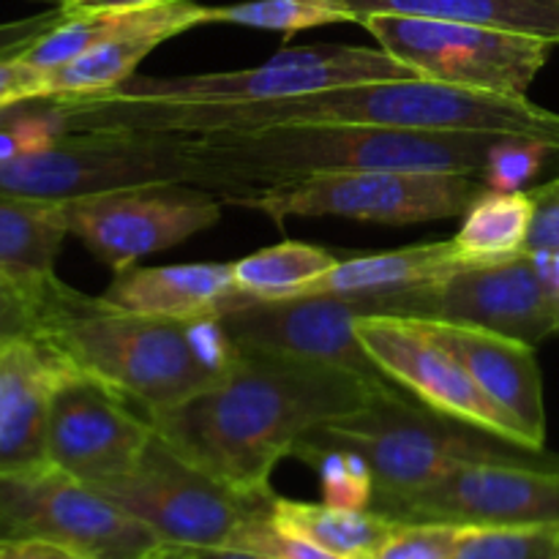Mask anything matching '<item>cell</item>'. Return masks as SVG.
I'll use <instances>...</instances> for the list:
<instances>
[{"instance_id": "1", "label": "cell", "mask_w": 559, "mask_h": 559, "mask_svg": "<svg viewBox=\"0 0 559 559\" xmlns=\"http://www.w3.org/2000/svg\"><path fill=\"white\" fill-rule=\"evenodd\" d=\"M66 134L76 131H147L211 134L267 126H382L407 131H480L530 136L559 147V112L527 96L469 91L424 76L331 87L306 96L257 104L109 102L96 96H47Z\"/></svg>"}, {"instance_id": "2", "label": "cell", "mask_w": 559, "mask_h": 559, "mask_svg": "<svg viewBox=\"0 0 559 559\" xmlns=\"http://www.w3.org/2000/svg\"><path fill=\"white\" fill-rule=\"evenodd\" d=\"M402 393L338 366L240 349L218 385L169 409L145 413L178 456L249 497L273 495L271 475L304 437Z\"/></svg>"}, {"instance_id": "3", "label": "cell", "mask_w": 559, "mask_h": 559, "mask_svg": "<svg viewBox=\"0 0 559 559\" xmlns=\"http://www.w3.org/2000/svg\"><path fill=\"white\" fill-rule=\"evenodd\" d=\"M175 136L189 167V183L216 191L233 205L240 197L325 173L407 169L480 178L506 134L314 123Z\"/></svg>"}, {"instance_id": "4", "label": "cell", "mask_w": 559, "mask_h": 559, "mask_svg": "<svg viewBox=\"0 0 559 559\" xmlns=\"http://www.w3.org/2000/svg\"><path fill=\"white\" fill-rule=\"evenodd\" d=\"M33 304V333L142 413L169 409L218 385L240 360L218 317L131 314L58 276L36 289Z\"/></svg>"}, {"instance_id": "5", "label": "cell", "mask_w": 559, "mask_h": 559, "mask_svg": "<svg viewBox=\"0 0 559 559\" xmlns=\"http://www.w3.org/2000/svg\"><path fill=\"white\" fill-rule=\"evenodd\" d=\"M304 440L360 453L374 473V500L424 489L467 462L557 464L544 451L437 413L407 391L380 399L349 418L331 420Z\"/></svg>"}, {"instance_id": "6", "label": "cell", "mask_w": 559, "mask_h": 559, "mask_svg": "<svg viewBox=\"0 0 559 559\" xmlns=\"http://www.w3.org/2000/svg\"><path fill=\"white\" fill-rule=\"evenodd\" d=\"M413 69L385 49L371 47H295L273 55L262 66L189 76H129L118 87L85 96L109 102L158 104H257L306 96L342 85L377 80H409Z\"/></svg>"}, {"instance_id": "7", "label": "cell", "mask_w": 559, "mask_h": 559, "mask_svg": "<svg viewBox=\"0 0 559 559\" xmlns=\"http://www.w3.org/2000/svg\"><path fill=\"white\" fill-rule=\"evenodd\" d=\"M142 183H189L178 136L76 131L0 162V200L69 202Z\"/></svg>"}, {"instance_id": "8", "label": "cell", "mask_w": 559, "mask_h": 559, "mask_svg": "<svg viewBox=\"0 0 559 559\" xmlns=\"http://www.w3.org/2000/svg\"><path fill=\"white\" fill-rule=\"evenodd\" d=\"M484 189L478 175L358 169L311 175L282 189L240 197L233 205L265 213L278 224L287 218L336 216L402 227L462 216Z\"/></svg>"}, {"instance_id": "9", "label": "cell", "mask_w": 559, "mask_h": 559, "mask_svg": "<svg viewBox=\"0 0 559 559\" xmlns=\"http://www.w3.org/2000/svg\"><path fill=\"white\" fill-rule=\"evenodd\" d=\"M96 491L145 524L162 544L183 549H229L235 535L271 511L276 497L229 489L178 456L158 435L126 478Z\"/></svg>"}, {"instance_id": "10", "label": "cell", "mask_w": 559, "mask_h": 559, "mask_svg": "<svg viewBox=\"0 0 559 559\" xmlns=\"http://www.w3.org/2000/svg\"><path fill=\"white\" fill-rule=\"evenodd\" d=\"M360 25L424 80L502 96H527L555 47L524 33L426 16L371 14Z\"/></svg>"}, {"instance_id": "11", "label": "cell", "mask_w": 559, "mask_h": 559, "mask_svg": "<svg viewBox=\"0 0 559 559\" xmlns=\"http://www.w3.org/2000/svg\"><path fill=\"white\" fill-rule=\"evenodd\" d=\"M47 540L82 559H145L162 540L93 486L44 464L0 475V544Z\"/></svg>"}, {"instance_id": "12", "label": "cell", "mask_w": 559, "mask_h": 559, "mask_svg": "<svg viewBox=\"0 0 559 559\" xmlns=\"http://www.w3.org/2000/svg\"><path fill=\"white\" fill-rule=\"evenodd\" d=\"M418 293L249 298L218 320L240 349H262L388 380L355 336L360 317H418Z\"/></svg>"}, {"instance_id": "13", "label": "cell", "mask_w": 559, "mask_h": 559, "mask_svg": "<svg viewBox=\"0 0 559 559\" xmlns=\"http://www.w3.org/2000/svg\"><path fill=\"white\" fill-rule=\"evenodd\" d=\"M224 200L194 183H142L60 202L69 235L115 273L222 222Z\"/></svg>"}, {"instance_id": "14", "label": "cell", "mask_w": 559, "mask_h": 559, "mask_svg": "<svg viewBox=\"0 0 559 559\" xmlns=\"http://www.w3.org/2000/svg\"><path fill=\"white\" fill-rule=\"evenodd\" d=\"M396 522H445L464 527L559 524V462H467L424 489L371 502Z\"/></svg>"}, {"instance_id": "15", "label": "cell", "mask_w": 559, "mask_h": 559, "mask_svg": "<svg viewBox=\"0 0 559 559\" xmlns=\"http://www.w3.org/2000/svg\"><path fill=\"white\" fill-rule=\"evenodd\" d=\"M355 336L377 369L420 404L530 448L522 426L491 402L467 366L431 333L426 320L360 317L355 322Z\"/></svg>"}, {"instance_id": "16", "label": "cell", "mask_w": 559, "mask_h": 559, "mask_svg": "<svg viewBox=\"0 0 559 559\" xmlns=\"http://www.w3.org/2000/svg\"><path fill=\"white\" fill-rule=\"evenodd\" d=\"M153 437L156 431L136 404L85 371L74 369L55 388L47 462L71 478L93 489L126 478Z\"/></svg>"}, {"instance_id": "17", "label": "cell", "mask_w": 559, "mask_h": 559, "mask_svg": "<svg viewBox=\"0 0 559 559\" xmlns=\"http://www.w3.org/2000/svg\"><path fill=\"white\" fill-rule=\"evenodd\" d=\"M418 320L484 328L538 347L559 333V298L540 282L530 254H522L424 287Z\"/></svg>"}, {"instance_id": "18", "label": "cell", "mask_w": 559, "mask_h": 559, "mask_svg": "<svg viewBox=\"0 0 559 559\" xmlns=\"http://www.w3.org/2000/svg\"><path fill=\"white\" fill-rule=\"evenodd\" d=\"M76 366L36 333L0 347V475L47 462L55 388Z\"/></svg>"}, {"instance_id": "19", "label": "cell", "mask_w": 559, "mask_h": 559, "mask_svg": "<svg viewBox=\"0 0 559 559\" xmlns=\"http://www.w3.org/2000/svg\"><path fill=\"white\" fill-rule=\"evenodd\" d=\"M437 338L467 366L491 402L500 404L527 437L530 448L544 451L546 442V404L540 366L535 347L484 331V328L451 325L426 320Z\"/></svg>"}, {"instance_id": "20", "label": "cell", "mask_w": 559, "mask_h": 559, "mask_svg": "<svg viewBox=\"0 0 559 559\" xmlns=\"http://www.w3.org/2000/svg\"><path fill=\"white\" fill-rule=\"evenodd\" d=\"M107 306L153 317H222L249 300L233 278V262L202 265H129L98 295Z\"/></svg>"}, {"instance_id": "21", "label": "cell", "mask_w": 559, "mask_h": 559, "mask_svg": "<svg viewBox=\"0 0 559 559\" xmlns=\"http://www.w3.org/2000/svg\"><path fill=\"white\" fill-rule=\"evenodd\" d=\"M207 22H211V5L197 0H164L147 9L66 16L60 25L20 52V58L44 74L112 38L131 36V33H162L164 38H173Z\"/></svg>"}, {"instance_id": "22", "label": "cell", "mask_w": 559, "mask_h": 559, "mask_svg": "<svg viewBox=\"0 0 559 559\" xmlns=\"http://www.w3.org/2000/svg\"><path fill=\"white\" fill-rule=\"evenodd\" d=\"M473 265L462 260L453 240L404 246V249L380 251V254L349 257L336 267L322 273L311 284L300 287L289 298L311 295H396L409 289L440 284Z\"/></svg>"}, {"instance_id": "23", "label": "cell", "mask_w": 559, "mask_h": 559, "mask_svg": "<svg viewBox=\"0 0 559 559\" xmlns=\"http://www.w3.org/2000/svg\"><path fill=\"white\" fill-rule=\"evenodd\" d=\"M355 22L371 14L426 16L524 33L559 44V0H342Z\"/></svg>"}, {"instance_id": "24", "label": "cell", "mask_w": 559, "mask_h": 559, "mask_svg": "<svg viewBox=\"0 0 559 559\" xmlns=\"http://www.w3.org/2000/svg\"><path fill=\"white\" fill-rule=\"evenodd\" d=\"M66 235L60 202L0 200V276L36 293L55 278Z\"/></svg>"}, {"instance_id": "25", "label": "cell", "mask_w": 559, "mask_h": 559, "mask_svg": "<svg viewBox=\"0 0 559 559\" xmlns=\"http://www.w3.org/2000/svg\"><path fill=\"white\" fill-rule=\"evenodd\" d=\"M271 522L284 533L298 535L347 559H371L402 524L371 508L347 511V508H333L325 502L311 506V502L284 500L278 495L271 502Z\"/></svg>"}, {"instance_id": "26", "label": "cell", "mask_w": 559, "mask_h": 559, "mask_svg": "<svg viewBox=\"0 0 559 559\" xmlns=\"http://www.w3.org/2000/svg\"><path fill=\"white\" fill-rule=\"evenodd\" d=\"M533 224L530 191L484 189L464 213V224L453 235V246L467 265H495L516 260L527 251Z\"/></svg>"}, {"instance_id": "27", "label": "cell", "mask_w": 559, "mask_h": 559, "mask_svg": "<svg viewBox=\"0 0 559 559\" xmlns=\"http://www.w3.org/2000/svg\"><path fill=\"white\" fill-rule=\"evenodd\" d=\"M167 38L162 33H131L87 49L80 58L44 71V98L47 96H85L118 87L134 69Z\"/></svg>"}, {"instance_id": "28", "label": "cell", "mask_w": 559, "mask_h": 559, "mask_svg": "<svg viewBox=\"0 0 559 559\" xmlns=\"http://www.w3.org/2000/svg\"><path fill=\"white\" fill-rule=\"evenodd\" d=\"M338 257L322 246L284 240L233 262L235 287L251 298H289L338 265Z\"/></svg>"}, {"instance_id": "29", "label": "cell", "mask_w": 559, "mask_h": 559, "mask_svg": "<svg viewBox=\"0 0 559 559\" xmlns=\"http://www.w3.org/2000/svg\"><path fill=\"white\" fill-rule=\"evenodd\" d=\"M293 456L314 469L325 506L369 511L374 502V473L360 453L349 451V448L317 445V442L300 440Z\"/></svg>"}, {"instance_id": "30", "label": "cell", "mask_w": 559, "mask_h": 559, "mask_svg": "<svg viewBox=\"0 0 559 559\" xmlns=\"http://www.w3.org/2000/svg\"><path fill=\"white\" fill-rule=\"evenodd\" d=\"M211 22L260 27V31L298 33L336 22H355L342 0H246L233 5H211Z\"/></svg>"}, {"instance_id": "31", "label": "cell", "mask_w": 559, "mask_h": 559, "mask_svg": "<svg viewBox=\"0 0 559 559\" xmlns=\"http://www.w3.org/2000/svg\"><path fill=\"white\" fill-rule=\"evenodd\" d=\"M453 559H559V524L467 527Z\"/></svg>"}, {"instance_id": "32", "label": "cell", "mask_w": 559, "mask_h": 559, "mask_svg": "<svg viewBox=\"0 0 559 559\" xmlns=\"http://www.w3.org/2000/svg\"><path fill=\"white\" fill-rule=\"evenodd\" d=\"M551 156H559V147L549 142L530 140V136H502L491 151L480 180L486 189L524 191V186L549 164Z\"/></svg>"}, {"instance_id": "33", "label": "cell", "mask_w": 559, "mask_h": 559, "mask_svg": "<svg viewBox=\"0 0 559 559\" xmlns=\"http://www.w3.org/2000/svg\"><path fill=\"white\" fill-rule=\"evenodd\" d=\"M464 533V524L402 522L371 559H453Z\"/></svg>"}, {"instance_id": "34", "label": "cell", "mask_w": 559, "mask_h": 559, "mask_svg": "<svg viewBox=\"0 0 559 559\" xmlns=\"http://www.w3.org/2000/svg\"><path fill=\"white\" fill-rule=\"evenodd\" d=\"M229 549L249 551V555H257L262 559H347L333 555V551H325L322 546L311 544V540H304L298 538V535H289L284 533V530H278L276 524L271 522V511L251 519V522L235 535Z\"/></svg>"}, {"instance_id": "35", "label": "cell", "mask_w": 559, "mask_h": 559, "mask_svg": "<svg viewBox=\"0 0 559 559\" xmlns=\"http://www.w3.org/2000/svg\"><path fill=\"white\" fill-rule=\"evenodd\" d=\"M533 197V224L527 235V251H559V178L530 189Z\"/></svg>"}, {"instance_id": "36", "label": "cell", "mask_w": 559, "mask_h": 559, "mask_svg": "<svg viewBox=\"0 0 559 559\" xmlns=\"http://www.w3.org/2000/svg\"><path fill=\"white\" fill-rule=\"evenodd\" d=\"M33 295L36 293L0 276V347L33 333V325H36Z\"/></svg>"}, {"instance_id": "37", "label": "cell", "mask_w": 559, "mask_h": 559, "mask_svg": "<svg viewBox=\"0 0 559 559\" xmlns=\"http://www.w3.org/2000/svg\"><path fill=\"white\" fill-rule=\"evenodd\" d=\"M36 98H44L41 71L25 63L20 55L0 58V112Z\"/></svg>"}, {"instance_id": "38", "label": "cell", "mask_w": 559, "mask_h": 559, "mask_svg": "<svg viewBox=\"0 0 559 559\" xmlns=\"http://www.w3.org/2000/svg\"><path fill=\"white\" fill-rule=\"evenodd\" d=\"M63 20L66 14L60 11V5H55V9L25 16V20L0 22V58H11V55L25 52L33 41H38L44 33H49Z\"/></svg>"}, {"instance_id": "39", "label": "cell", "mask_w": 559, "mask_h": 559, "mask_svg": "<svg viewBox=\"0 0 559 559\" xmlns=\"http://www.w3.org/2000/svg\"><path fill=\"white\" fill-rule=\"evenodd\" d=\"M0 559H82L63 546L47 544V540H16V544H0Z\"/></svg>"}, {"instance_id": "40", "label": "cell", "mask_w": 559, "mask_h": 559, "mask_svg": "<svg viewBox=\"0 0 559 559\" xmlns=\"http://www.w3.org/2000/svg\"><path fill=\"white\" fill-rule=\"evenodd\" d=\"M164 3V0H60V11L66 16H85L102 14V11H134L147 9V5Z\"/></svg>"}, {"instance_id": "41", "label": "cell", "mask_w": 559, "mask_h": 559, "mask_svg": "<svg viewBox=\"0 0 559 559\" xmlns=\"http://www.w3.org/2000/svg\"><path fill=\"white\" fill-rule=\"evenodd\" d=\"M530 260H533L540 282L559 298V251H530Z\"/></svg>"}, {"instance_id": "42", "label": "cell", "mask_w": 559, "mask_h": 559, "mask_svg": "<svg viewBox=\"0 0 559 559\" xmlns=\"http://www.w3.org/2000/svg\"><path fill=\"white\" fill-rule=\"evenodd\" d=\"M197 559H262L240 549H197Z\"/></svg>"}, {"instance_id": "43", "label": "cell", "mask_w": 559, "mask_h": 559, "mask_svg": "<svg viewBox=\"0 0 559 559\" xmlns=\"http://www.w3.org/2000/svg\"><path fill=\"white\" fill-rule=\"evenodd\" d=\"M58 3H60V0H58Z\"/></svg>"}]
</instances>
